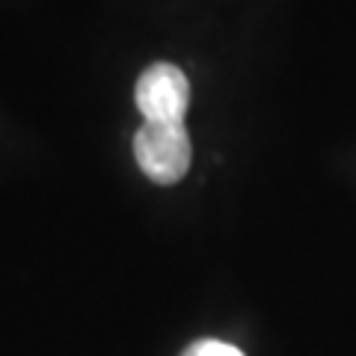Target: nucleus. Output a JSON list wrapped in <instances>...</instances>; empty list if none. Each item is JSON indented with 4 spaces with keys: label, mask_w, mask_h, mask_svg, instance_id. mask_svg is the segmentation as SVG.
Segmentation results:
<instances>
[{
    "label": "nucleus",
    "mask_w": 356,
    "mask_h": 356,
    "mask_svg": "<svg viewBox=\"0 0 356 356\" xmlns=\"http://www.w3.org/2000/svg\"><path fill=\"white\" fill-rule=\"evenodd\" d=\"M191 137L184 125H163V122H143L134 134V158L140 170L158 184L181 181L191 170Z\"/></svg>",
    "instance_id": "f257e3e1"
},
{
    "label": "nucleus",
    "mask_w": 356,
    "mask_h": 356,
    "mask_svg": "<svg viewBox=\"0 0 356 356\" xmlns=\"http://www.w3.org/2000/svg\"><path fill=\"white\" fill-rule=\"evenodd\" d=\"M137 107L146 122L184 125V113L191 104L187 74L172 63H154L137 81Z\"/></svg>",
    "instance_id": "f03ea898"
},
{
    "label": "nucleus",
    "mask_w": 356,
    "mask_h": 356,
    "mask_svg": "<svg viewBox=\"0 0 356 356\" xmlns=\"http://www.w3.org/2000/svg\"><path fill=\"white\" fill-rule=\"evenodd\" d=\"M181 356H243V353L235 344H226L217 339H202V341H193Z\"/></svg>",
    "instance_id": "7ed1b4c3"
}]
</instances>
